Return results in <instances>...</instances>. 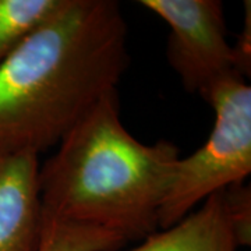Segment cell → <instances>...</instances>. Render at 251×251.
Here are the masks:
<instances>
[{
  "instance_id": "cell-5",
  "label": "cell",
  "mask_w": 251,
  "mask_h": 251,
  "mask_svg": "<svg viewBox=\"0 0 251 251\" xmlns=\"http://www.w3.org/2000/svg\"><path fill=\"white\" fill-rule=\"evenodd\" d=\"M39 158L0 150V251H38L44 230Z\"/></svg>"
},
{
  "instance_id": "cell-3",
  "label": "cell",
  "mask_w": 251,
  "mask_h": 251,
  "mask_svg": "<svg viewBox=\"0 0 251 251\" xmlns=\"http://www.w3.org/2000/svg\"><path fill=\"white\" fill-rule=\"evenodd\" d=\"M215 112V123L196 152L180 158L158 215L159 229L187 216L214 193L244 183L251 173V87L229 73L202 97Z\"/></svg>"
},
{
  "instance_id": "cell-4",
  "label": "cell",
  "mask_w": 251,
  "mask_h": 251,
  "mask_svg": "<svg viewBox=\"0 0 251 251\" xmlns=\"http://www.w3.org/2000/svg\"><path fill=\"white\" fill-rule=\"evenodd\" d=\"M140 4L171 28L166 57L187 92L204 97L219 78L236 72L222 1L141 0Z\"/></svg>"
},
{
  "instance_id": "cell-10",
  "label": "cell",
  "mask_w": 251,
  "mask_h": 251,
  "mask_svg": "<svg viewBox=\"0 0 251 251\" xmlns=\"http://www.w3.org/2000/svg\"><path fill=\"white\" fill-rule=\"evenodd\" d=\"M244 25L233 48L236 72L240 75L250 77L251 72V7L250 1L244 3Z\"/></svg>"
},
{
  "instance_id": "cell-1",
  "label": "cell",
  "mask_w": 251,
  "mask_h": 251,
  "mask_svg": "<svg viewBox=\"0 0 251 251\" xmlns=\"http://www.w3.org/2000/svg\"><path fill=\"white\" fill-rule=\"evenodd\" d=\"M128 64L115 0H64L0 63V150L39 155L103 97Z\"/></svg>"
},
{
  "instance_id": "cell-8",
  "label": "cell",
  "mask_w": 251,
  "mask_h": 251,
  "mask_svg": "<svg viewBox=\"0 0 251 251\" xmlns=\"http://www.w3.org/2000/svg\"><path fill=\"white\" fill-rule=\"evenodd\" d=\"M64 0H0V63Z\"/></svg>"
},
{
  "instance_id": "cell-2",
  "label": "cell",
  "mask_w": 251,
  "mask_h": 251,
  "mask_svg": "<svg viewBox=\"0 0 251 251\" xmlns=\"http://www.w3.org/2000/svg\"><path fill=\"white\" fill-rule=\"evenodd\" d=\"M108 94L57 144L39 169L44 216L88 225L126 242L159 230L158 215L181 158L171 141L140 143Z\"/></svg>"
},
{
  "instance_id": "cell-6",
  "label": "cell",
  "mask_w": 251,
  "mask_h": 251,
  "mask_svg": "<svg viewBox=\"0 0 251 251\" xmlns=\"http://www.w3.org/2000/svg\"><path fill=\"white\" fill-rule=\"evenodd\" d=\"M239 247L222 190L177 224L153 232L128 251H237Z\"/></svg>"
},
{
  "instance_id": "cell-7",
  "label": "cell",
  "mask_w": 251,
  "mask_h": 251,
  "mask_svg": "<svg viewBox=\"0 0 251 251\" xmlns=\"http://www.w3.org/2000/svg\"><path fill=\"white\" fill-rule=\"evenodd\" d=\"M126 243L105 229L44 216L38 251H117Z\"/></svg>"
},
{
  "instance_id": "cell-9",
  "label": "cell",
  "mask_w": 251,
  "mask_h": 251,
  "mask_svg": "<svg viewBox=\"0 0 251 251\" xmlns=\"http://www.w3.org/2000/svg\"><path fill=\"white\" fill-rule=\"evenodd\" d=\"M229 219L233 226L239 246L251 243V191L244 183L232 184L224 190Z\"/></svg>"
}]
</instances>
